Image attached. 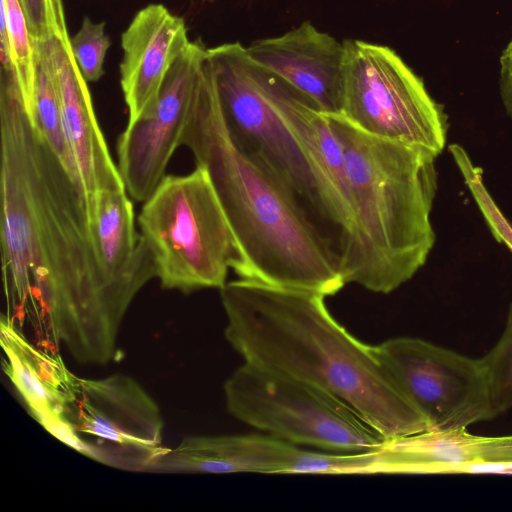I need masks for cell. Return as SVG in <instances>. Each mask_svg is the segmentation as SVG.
Returning a JSON list of instances; mask_svg holds the SVG:
<instances>
[{
	"label": "cell",
	"mask_w": 512,
	"mask_h": 512,
	"mask_svg": "<svg viewBox=\"0 0 512 512\" xmlns=\"http://www.w3.org/2000/svg\"><path fill=\"white\" fill-rule=\"evenodd\" d=\"M270 90L277 113L299 144L317 182L344 262L354 240L355 221L342 146L326 114L273 71Z\"/></svg>",
	"instance_id": "12"
},
{
	"label": "cell",
	"mask_w": 512,
	"mask_h": 512,
	"mask_svg": "<svg viewBox=\"0 0 512 512\" xmlns=\"http://www.w3.org/2000/svg\"><path fill=\"white\" fill-rule=\"evenodd\" d=\"M228 411L282 441L336 453L380 449L385 440L347 403L301 379L245 362L225 382Z\"/></svg>",
	"instance_id": "6"
},
{
	"label": "cell",
	"mask_w": 512,
	"mask_h": 512,
	"mask_svg": "<svg viewBox=\"0 0 512 512\" xmlns=\"http://www.w3.org/2000/svg\"><path fill=\"white\" fill-rule=\"evenodd\" d=\"M512 474V435L426 430L385 441L376 474Z\"/></svg>",
	"instance_id": "13"
},
{
	"label": "cell",
	"mask_w": 512,
	"mask_h": 512,
	"mask_svg": "<svg viewBox=\"0 0 512 512\" xmlns=\"http://www.w3.org/2000/svg\"><path fill=\"white\" fill-rule=\"evenodd\" d=\"M499 92L506 114L512 119V37L499 58Z\"/></svg>",
	"instance_id": "26"
},
{
	"label": "cell",
	"mask_w": 512,
	"mask_h": 512,
	"mask_svg": "<svg viewBox=\"0 0 512 512\" xmlns=\"http://www.w3.org/2000/svg\"><path fill=\"white\" fill-rule=\"evenodd\" d=\"M30 33L36 42L67 36L68 30L62 0H19Z\"/></svg>",
	"instance_id": "25"
},
{
	"label": "cell",
	"mask_w": 512,
	"mask_h": 512,
	"mask_svg": "<svg viewBox=\"0 0 512 512\" xmlns=\"http://www.w3.org/2000/svg\"><path fill=\"white\" fill-rule=\"evenodd\" d=\"M220 296L225 338L245 362L331 393L385 441L430 429L377 347L340 325L325 295L239 278Z\"/></svg>",
	"instance_id": "2"
},
{
	"label": "cell",
	"mask_w": 512,
	"mask_h": 512,
	"mask_svg": "<svg viewBox=\"0 0 512 512\" xmlns=\"http://www.w3.org/2000/svg\"><path fill=\"white\" fill-rule=\"evenodd\" d=\"M300 450L271 435L193 436L164 448L146 472L295 474Z\"/></svg>",
	"instance_id": "17"
},
{
	"label": "cell",
	"mask_w": 512,
	"mask_h": 512,
	"mask_svg": "<svg viewBox=\"0 0 512 512\" xmlns=\"http://www.w3.org/2000/svg\"><path fill=\"white\" fill-rule=\"evenodd\" d=\"M217 0H189L190 4L197 8V7H203L207 4H212L216 2Z\"/></svg>",
	"instance_id": "27"
},
{
	"label": "cell",
	"mask_w": 512,
	"mask_h": 512,
	"mask_svg": "<svg viewBox=\"0 0 512 512\" xmlns=\"http://www.w3.org/2000/svg\"><path fill=\"white\" fill-rule=\"evenodd\" d=\"M207 59L201 41H191L170 69L155 103L127 123L117 143L118 168L129 196L144 202L165 176L182 145L200 71Z\"/></svg>",
	"instance_id": "11"
},
{
	"label": "cell",
	"mask_w": 512,
	"mask_h": 512,
	"mask_svg": "<svg viewBox=\"0 0 512 512\" xmlns=\"http://www.w3.org/2000/svg\"><path fill=\"white\" fill-rule=\"evenodd\" d=\"M326 116L343 149L355 221L346 284L388 294L419 271L434 246L438 156L370 135L340 114Z\"/></svg>",
	"instance_id": "4"
},
{
	"label": "cell",
	"mask_w": 512,
	"mask_h": 512,
	"mask_svg": "<svg viewBox=\"0 0 512 512\" xmlns=\"http://www.w3.org/2000/svg\"><path fill=\"white\" fill-rule=\"evenodd\" d=\"M139 232L162 288L189 293L222 288L241 252L206 169L165 175L143 202Z\"/></svg>",
	"instance_id": "5"
},
{
	"label": "cell",
	"mask_w": 512,
	"mask_h": 512,
	"mask_svg": "<svg viewBox=\"0 0 512 512\" xmlns=\"http://www.w3.org/2000/svg\"><path fill=\"white\" fill-rule=\"evenodd\" d=\"M1 259L19 300L36 299L53 337L81 363L105 364L134 297L93 247L87 198L34 125L18 85L0 81Z\"/></svg>",
	"instance_id": "1"
},
{
	"label": "cell",
	"mask_w": 512,
	"mask_h": 512,
	"mask_svg": "<svg viewBox=\"0 0 512 512\" xmlns=\"http://www.w3.org/2000/svg\"><path fill=\"white\" fill-rule=\"evenodd\" d=\"M1 67L12 70L27 110L32 104L36 79V50L19 0H1Z\"/></svg>",
	"instance_id": "20"
},
{
	"label": "cell",
	"mask_w": 512,
	"mask_h": 512,
	"mask_svg": "<svg viewBox=\"0 0 512 512\" xmlns=\"http://www.w3.org/2000/svg\"><path fill=\"white\" fill-rule=\"evenodd\" d=\"M213 184L236 237L239 278L317 292L345 285L341 253L323 225L270 166L232 134L206 59L182 136Z\"/></svg>",
	"instance_id": "3"
},
{
	"label": "cell",
	"mask_w": 512,
	"mask_h": 512,
	"mask_svg": "<svg viewBox=\"0 0 512 512\" xmlns=\"http://www.w3.org/2000/svg\"><path fill=\"white\" fill-rule=\"evenodd\" d=\"M257 63L310 98L325 114H340L345 48L311 22L246 47Z\"/></svg>",
	"instance_id": "15"
},
{
	"label": "cell",
	"mask_w": 512,
	"mask_h": 512,
	"mask_svg": "<svg viewBox=\"0 0 512 512\" xmlns=\"http://www.w3.org/2000/svg\"><path fill=\"white\" fill-rule=\"evenodd\" d=\"M207 58L232 134L270 166L333 237L305 155L273 104L272 71L254 61L239 42L207 48Z\"/></svg>",
	"instance_id": "8"
},
{
	"label": "cell",
	"mask_w": 512,
	"mask_h": 512,
	"mask_svg": "<svg viewBox=\"0 0 512 512\" xmlns=\"http://www.w3.org/2000/svg\"><path fill=\"white\" fill-rule=\"evenodd\" d=\"M70 36L40 42L50 63L59 96L64 131L87 197L98 190L126 189L99 126L87 81L70 48Z\"/></svg>",
	"instance_id": "14"
},
{
	"label": "cell",
	"mask_w": 512,
	"mask_h": 512,
	"mask_svg": "<svg viewBox=\"0 0 512 512\" xmlns=\"http://www.w3.org/2000/svg\"><path fill=\"white\" fill-rule=\"evenodd\" d=\"M449 148L470 190L474 194L490 229L499 241L506 244L512 250V228L490 198L482 182L481 173L471 164L466 152L460 146L453 144Z\"/></svg>",
	"instance_id": "24"
},
{
	"label": "cell",
	"mask_w": 512,
	"mask_h": 512,
	"mask_svg": "<svg viewBox=\"0 0 512 512\" xmlns=\"http://www.w3.org/2000/svg\"><path fill=\"white\" fill-rule=\"evenodd\" d=\"M0 332L1 346L12 349L50 390L67 400L77 376L66 368L62 358L34 347L5 316L0 320Z\"/></svg>",
	"instance_id": "21"
},
{
	"label": "cell",
	"mask_w": 512,
	"mask_h": 512,
	"mask_svg": "<svg viewBox=\"0 0 512 512\" xmlns=\"http://www.w3.org/2000/svg\"><path fill=\"white\" fill-rule=\"evenodd\" d=\"M70 48L76 64L87 82H96L104 75V61L111 46L104 22L84 17L77 33L70 37Z\"/></svg>",
	"instance_id": "23"
},
{
	"label": "cell",
	"mask_w": 512,
	"mask_h": 512,
	"mask_svg": "<svg viewBox=\"0 0 512 512\" xmlns=\"http://www.w3.org/2000/svg\"><path fill=\"white\" fill-rule=\"evenodd\" d=\"M429 430H459L492 419L479 359L431 342L396 337L376 345Z\"/></svg>",
	"instance_id": "10"
},
{
	"label": "cell",
	"mask_w": 512,
	"mask_h": 512,
	"mask_svg": "<svg viewBox=\"0 0 512 512\" xmlns=\"http://www.w3.org/2000/svg\"><path fill=\"white\" fill-rule=\"evenodd\" d=\"M340 115L360 130L439 156L448 118L424 81L391 48L344 40Z\"/></svg>",
	"instance_id": "7"
},
{
	"label": "cell",
	"mask_w": 512,
	"mask_h": 512,
	"mask_svg": "<svg viewBox=\"0 0 512 512\" xmlns=\"http://www.w3.org/2000/svg\"><path fill=\"white\" fill-rule=\"evenodd\" d=\"M34 44L36 79L33 100L28 112L36 128L83 190L79 171L65 135L58 91L50 63L42 44L36 41Z\"/></svg>",
	"instance_id": "19"
},
{
	"label": "cell",
	"mask_w": 512,
	"mask_h": 512,
	"mask_svg": "<svg viewBox=\"0 0 512 512\" xmlns=\"http://www.w3.org/2000/svg\"><path fill=\"white\" fill-rule=\"evenodd\" d=\"M126 189L96 191L88 202L93 247L106 277L135 298L156 278L151 253L139 231Z\"/></svg>",
	"instance_id": "18"
},
{
	"label": "cell",
	"mask_w": 512,
	"mask_h": 512,
	"mask_svg": "<svg viewBox=\"0 0 512 512\" xmlns=\"http://www.w3.org/2000/svg\"><path fill=\"white\" fill-rule=\"evenodd\" d=\"M190 42L184 20L164 5L149 4L135 14L121 35L119 71L127 123L155 103L170 69Z\"/></svg>",
	"instance_id": "16"
},
{
	"label": "cell",
	"mask_w": 512,
	"mask_h": 512,
	"mask_svg": "<svg viewBox=\"0 0 512 512\" xmlns=\"http://www.w3.org/2000/svg\"><path fill=\"white\" fill-rule=\"evenodd\" d=\"M64 417L84 448V456L130 472H146L162 447L158 405L131 377H76Z\"/></svg>",
	"instance_id": "9"
},
{
	"label": "cell",
	"mask_w": 512,
	"mask_h": 512,
	"mask_svg": "<svg viewBox=\"0 0 512 512\" xmlns=\"http://www.w3.org/2000/svg\"><path fill=\"white\" fill-rule=\"evenodd\" d=\"M487 384L491 417L512 408V304L495 346L479 359Z\"/></svg>",
	"instance_id": "22"
}]
</instances>
